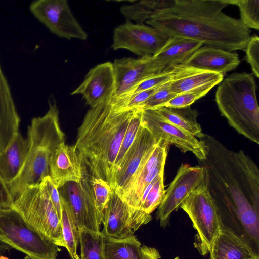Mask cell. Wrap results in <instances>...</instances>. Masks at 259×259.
Wrapping results in <instances>:
<instances>
[{"label":"cell","instance_id":"8d00e7d4","mask_svg":"<svg viewBox=\"0 0 259 259\" xmlns=\"http://www.w3.org/2000/svg\"><path fill=\"white\" fill-rule=\"evenodd\" d=\"M174 80L162 85L139 108L142 110L152 109L164 106L177 95L170 90V84Z\"/></svg>","mask_w":259,"mask_h":259},{"label":"cell","instance_id":"e0dca14e","mask_svg":"<svg viewBox=\"0 0 259 259\" xmlns=\"http://www.w3.org/2000/svg\"><path fill=\"white\" fill-rule=\"evenodd\" d=\"M115 86L113 63L106 62L91 69L82 82L71 95H82L91 108L110 101Z\"/></svg>","mask_w":259,"mask_h":259},{"label":"cell","instance_id":"3957f363","mask_svg":"<svg viewBox=\"0 0 259 259\" xmlns=\"http://www.w3.org/2000/svg\"><path fill=\"white\" fill-rule=\"evenodd\" d=\"M135 109L114 112L109 101L91 109L78 130L75 147L91 176L112 187V171Z\"/></svg>","mask_w":259,"mask_h":259},{"label":"cell","instance_id":"d4e9b609","mask_svg":"<svg viewBox=\"0 0 259 259\" xmlns=\"http://www.w3.org/2000/svg\"><path fill=\"white\" fill-rule=\"evenodd\" d=\"M141 248L135 235L116 238L104 235V259H142Z\"/></svg>","mask_w":259,"mask_h":259},{"label":"cell","instance_id":"7a4b0ae2","mask_svg":"<svg viewBox=\"0 0 259 259\" xmlns=\"http://www.w3.org/2000/svg\"><path fill=\"white\" fill-rule=\"evenodd\" d=\"M228 5L225 0H173L146 23L170 37L229 51L244 50L250 30L240 19L223 12Z\"/></svg>","mask_w":259,"mask_h":259},{"label":"cell","instance_id":"d6a6232c","mask_svg":"<svg viewBox=\"0 0 259 259\" xmlns=\"http://www.w3.org/2000/svg\"><path fill=\"white\" fill-rule=\"evenodd\" d=\"M228 4L237 6L240 21L249 29H259V0H225Z\"/></svg>","mask_w":259,"mask_h":259},{"label":"cell","instance_id":"ac0fdd59","mask_svg":"<svg viewBox=\"0 0 259 259\" xmlns=\"http://www.w3.org/2000/svg\"><path fill=\"white\" fill-rule=\"evenodd\" d=\"M86 167L74 145L60 144L51 157L49 176L58 189L69 182H79Z\"/></svg>","mask_w":259,"mask_h":259},{"label":"cell","instance_id":"ba28073f","mask_svg":"<svg viewBox=\"0 0 259 259\" xmlns=\"http://www.w3.org/2000/svg\"><path fill=\"white\" fill-rule=\"evenodd\" d=\"M180 207L188 214L197 231L196 247L202 255L208 253L222 222L205 183L192 192Z\"/></svg>","mask_w":259,"mask_h":259},{"label":"cell","instance_id":"ab89813d","mask_svg":"<svg viewBox=\"0 0 259 259\" xmlns=\"http://www.w3.org/2000/svg\"><path fill=\"white\" fill-rule=\"evenodd\" d=\"M13 202L6 183L0 178V208H11Z\"/></svg>","mask_w":259,"mask_h":259},{"label":"cell","instance_id":"f35d334b","mask_svg":"<svg viewBox=\"0 0 259 259\" xmlns=\"http://www.w3.org/2000/svg\"><path fill=\"white\" fill-rule=\"evenodd\" d=\"M50 199L57 211L60 220L61 217L62 207L60 196L58 188L54 184L50 177L47 176L44 178Z\"/></svg>","mask_w":259,"mask_h":259},{"label":"cell","instance_id":"4fadbf2b","mask_svg":"<svg viewBox=\"0 0 259 259\" xmlns=\"http://www.w3.org/2000/svg\"><path fill=\"white\" fill-rule=\"evenodd\" d=\"M205 183L204 168L182 164L166 190L164 197L156 213L160 225H167L171 214L176 211L189 195Z\"/></svg>","mask_w":259,"mask_h":259},{"label":"cell","instance_id":"44dd1931","mask_svg":"<svg viewBox=\"0 0 259 259\" xmlns=\"http://www.w3.org/2000/svg\"><path fill=\"white\" fill-rule=\"evenodd\" d=\"M202 44L177 36L170 37L156 53L150 57V65L154 72L159 74L182 64Z\"/></svg>","mask_w":259,"mask_h":259},{"label":"cell","instance_id":"277c9868","mask_svg":"<svg viewBox=\"0 0 259 259\" xmlns=\"http://www.w3.org/2000/svg\"><path fill=\"white\" fill-rule=\"evenodd\" d=\"M49 106L44 116L31 119L28 127L26 160L18 176L6 184L14 201L28 187L40 183L49 176L51 157L65 142V135L59 122V110L53 96L49 97Z\"/></svg>","mask_w":259,"mask_h":259},{"label":"cell","instance_id":"d590c367","mask_svg":"<svg viewBox=\"0 0 259 259\" xmlns=\"http://www.w3.org/2000/svg\"><path fill=\"white\" fill-rule=\"evenodd\" d=\"M207 85L178 94L164 106L175 108L191 106L195 101L204 96L213 88Z\"/></svg>","mask_w":259,"mask_h":259},{"label":"cell","instance_id":"7bdbcfd3","mask_svg":"<svg viewBox=\"0 0 259 259\" xmlns=\"http://www.w3.org/2000/svg\"><path fill=\"white\" fill-rule=\"evenodd\" d=\"M174 259H179V257H176V258H175Z\"/></svg>","mask_w":259,"mask_h":259},{"label":"cell","instance_id":"cb8c5ba5","mask_svg":"<svg viewBox=\"0 0 259 259\" xmlns=\"http://www.w3.org/2000/svg\"><path fill=\"white\" fill-rule=\"evenodd\" d=\"M28 142L19 132L8 148L0 153V178L8 184L19 174L26 160Z\"/></svg>","mask_w":259,"mask_h":259},{"label":"cell","instance_id":"7c38bea8","mask_svg":"<svg viewBox=\"0 0 259 259\" xmlns=\"http://www.w3.org/2000/svg\"><path fill=\"white\" fill-rule=\"evenodd\" d=\"M170 38L157 29L127 21L114 30V50L124 49L141 57L152 56L159 51Z\"/></svg>","mask_w":259,"mask_h":259},{"label":"cell","instance_id":"1f68e13d","mask_svg":"<svg viewBox=\"0 0 259 259\" xmlns=\"http://www.w3.org/2000/svg\"><path fill=\"white\" fill-rule=\"evenodd\" d=\"M142 114V110L136 108L130 121L114 163L111 189L113 188L115 177L120 168L124 157L133 143L141 126Z\"/></svg>","mask_w":259,"mask_h":259},{"label":"cell","instance_id":"f546056e","mask_svg":"<svg viewBox=\"0 0 259 259\" xmlns=\"http://www.w3.org/2000/svg\"><path fill=\"white\" fill-rule=\"evenodd\" d=\"M62 211L60 219L64 247L71 259H80L77 254L79 231L72 215L64 201L60 198Z\"/></svg>","mask_w":259,"mask_h":259},{"label":"cell","instance_id":"d6986e66","mask_svg":"<svg viewBox=\"0 0 259 259\" xmlns=\"http://www.w3.org/2000/svg\"><path fill=\"white\" fill-rule=\"evenodd\" d=\"M240 63L235 52L204 46L196 50L182 64L198 70L224 74L235 69Z\"/></svg>","mask_w":259,"mask_h":259},{"label":"cell","instance_id":"8992f818","mask_svg":"<svg viewBox=\"0 0 259 259\" xmlns=\"http://www.w3.org/2000/svg\"><path fill=\"white\" fill-rule=\"evenodd\" d=\"M36 231L64 247L60 220L50 199L45 179L28 187L11 206Z\"/></svg>","mask_w":259,"mask_h":259},{"label":"cell","instance_id":"74e56055","mask_svg":"<svg viewBox=\"0 0 259 259\" xmlns=\"http://www.w3.org/2000/svg\"><path fill=\"white\" fill-rule=\"evenodd\" d=\"M245 59L250 65L252 72L257 78L259 77V37L257 35L250 36L244 49Z\"/></svg>","mask_w":259,"mask_h":259},{"label":"cell","instance_id":"4316f807","mask_svg":"<svg viewBox=\"0 0 259 259\" xmlns=\"http://www.w3.org/2000/svg\"><path fill=\"white\" fill-rule=\"evenodd\" d=\"M223 79L224 74L207 71H199L174 80L169 87L171 92L178 95L205 86L214 87Z\"/></svg>","mask_w":259,"mask_h":259},{"label":"cell","instance_id":"6da1fadb","mask_svg":"<svg viewBox=\"0 0 259 259\" xmlns=\"http://www.w3.org/2000/svg\"><path fill=\"white\" fill-rule=\"evenodd\" d=\"M206 157L199 161L204 170L205 184L222 225L259 248V169L243 150L228 149L214 137L203 133L199 138Z\"/></svg>","mask_w":259,"mask_h":259},{"label":"cell","instance_id":"4dcf8cb0","mask_svg":"<svg viewBox=\"0 0 259 259\" xmlns=\"http://www.w3.org/2000/svg\"><path fill=\"white\" fill-rule=\"evenodd\" d=\"M80 259H104L103 238L101 231L78 229Z\"/></svg>","mask_w":259,"mask_h":259},{"label":"cell","instance_id":"2e32d148","mask_svg":"<svg viewBox=\"0 0 259 259\" xmlns=\"http://www.w3.org/2000/svg\"><path fill=\"white\" fill-rule=\"evenodd\" d=\"M168 145L159 141L138 169L125 195L121 198L130 206L133 214L138 211L145 188L161 172L164 171Z\"/></svg>","mask_w":259,"mask_h":259},{"label":"cell","instance_id":"9a60e30c","mask_svg":"<svg viewBox=\"0 0 259 259\" xmlns=\"http://www.w3.org/2000/svg\"><path fill=\"white\" fill-rule=\"evenodd\" d=\"M151 56L125 57L114 60L113 65L115 86L110 100H120L128 96L139 83L156 75L150 65Z\"/></svg>","mask_w":259,"mask_h":259},{"label":"cell","instance_id":"484cf974","mask_svg":"<svg viewBox=\"0 0 259 259\" xmlns=\"http://www.w3.org/2000/svg\"><path fill=\"white\" fill-rule=\"evenodd\" d=\"M152 109L170 122L196 137L199 138L203 133L197 121L198 112L191 106L175 108L163 106Z\"/></svg>","mask_w":259,"mask_h":259},{"label":"cell","instance_id":"603a6c76","mask_svg":"<svg viewBox=\"0 0 259 259\" xmlns=\"http://www.w3.org/2000/svg\"><path fill=\"white\" fill-rule=\"evenodd\" d=\"M209 253L210 259H259L246 241L222 225Z\"/></svg>","mask_w":259,"mask_h":259},{"label":"cell","instance_id":"f1b7e54d","mask_svg":"<svg viewBox=\"0 0 259 259\" xmlns=\"http://www.w3.org/2000/svg\"><path fill=\"white\" fill-rule=\"evenodd\" d=\"M164 171L157 175L144 190L138 210L151 220V213L158 207L165 196Z\"/></svg>","mask_w":259,"mask_h":259},{"label":"cell","instance_id":"9c48e42d","mask_svg":"<svg viewBox=\"0 0 259 259\" xmlns=\"http://www.w3.org/2000/svg\"><path fill=\"white\" fill-rule=\"evenodd\" d=\"M87 168L78 182H69L58 189L60 198L68 207L78 229L100 231L102 217L95 202Z\"/></svg>","mask_w":259,"mask_h":259},{"label":"cell","instance_id":"60d3db41","mask_svg":"<svg viewBox=\"0 0 259 259\" xmlns=\"http://www.w3.org/2000/svg\"><path fill=\"white\" fill-rule=\"evenodd\" d=\"M142 259H160V256L158 251L153 247L142 246Z\"/></svg>","mask_w":259,"mask_h":259},{"label":"cell","instance_id":"52a82bcc","mask_svg":"<svg viewBox=\"0 0 259 259\" xmlns=\"http://www.w3.org/2000/svg\"><path fill=\"white\" fill-rule=\"evenodd\" d=\"M0 241L25 253L28 259H57L60 251L11 208H0Z\"/></svg>","mask_w":259,"mask_h":259},{"label":"cell","instance_id":"8fae6325","mask_svg":"<svg viewBox=\"0 0 259 259\" xmlns=\"http://www.w3.org/2000/svg\"><path fill=\"white\" fill-rule=\"evenodd\" d=\"M141 124L147 128L158 142L173 145L185 153L192 152L198 160L206 159L204 142L197 137L170 122L155 109L142 110Z\"/></svg>","mask_w":259,"mask_h":259},{"label":"cell","instance_id":"5b68a950","mask_svg":"<svg viewBox=\"0 0 259 259\" xmlns=\"http://www.w3.org/2000/svg\"><path fill=\"white\" fill-rule=\"evenodd\" d=\"M220 83L215 99L221 115L237 133L259 144V107L254 76L233 73Z\"/></svg>","mask_w":259,"mask_h":259},{"label":"cell","instance_id":"83f0119b","mask_svg":"<svg viewBox=\"0 0 259 259\" xmlns=\"http://www.w3.org/2000/svg\"><path fill=\"white\" fill-rule=\"evenodd\" d=\"M173 0L140 1L120 7L121 14L128 21L133 20L136 23L144 24L156 11L170 6Z\"/></svg>","mask_w":259,"mask_h":259},{"label":"cell","instance_id":"5bb4252c","mask_svg":"<svg viewBox=\"0 0 259 259\" xmlns=\"http://www.w3.org/2000/svg\"><path fill=\"white\" fill-rule=\"evenodd\" d=\"M158 142L150 131L141 124L114 180L112 189L121 198L128 191L138 169Z\"/></svg>","mask_w":259,"mask_h":259},{"label":"cell","instance_id":"ffe728a7","mask_svg":"<svg viewBox=\"0 0 259 259\" xmlns=\"http://www.w3.org/2000/svg\"><path fill=\"white\" fill-rule=\"evenodd\" d=\"M102 224L101 232L105 236L125 238L134 235L132 210L113 190L103 212Z\"/></svg>","mask_w":259,"mask_h":259},{"label":"cell","instance_id":"7402d4cb","mask_svg":"<svg viewBox=\"0 0 259 259\" xmlns=\"http://www.w3.org/2000/svg\"><path fill=\"white\" fill-rule=\"evenodd\" d=\"M20 117L8 82L0 65V153L19 132Z\"/></svg>","mask_w":259,"mask_h":259},{"label":"cell","instance_id":"30bf717a","mask_svg":"<svg viewBox=\"0 0 259 259\" xmlns=\"http://www.w3.org/2000/svg\"><path fill=\"white\" fill-rule=\"evenodd\" d=\"M32 14L49 30L66 39L85 40L87 33L72 13L65 0H37L31 3Z\"/></svg>","mask_w":259,"mask_h":259},{"label":"cell","instance_id":"836d02e7","mask_svg":"<svg viewBox=\"0 0 259 259\" xmlns=\"http://www.w3.org/2000/svg\"><path fill=\"white\" fill-rule=\"evenodd\" d=\"M161 85L136 93L122 99L110 100L109 103L114 112H123L139 108Z\"/></svg>","mask_w":259,"mask_h":259},{"label":"cell","instance_id":"e575fe53","mask_svg":"<svg viewBox=\"0 0 259 259\" xmlns=\"http://www.w3.org/2000/svg\"><path fill=\"white\" fill-rule=\"evenodd\" d=\"M92 185L96 206L103 218L105 207L109 200L112 189L106 181L91 176Z\"/></svg>","mask_w":259,"mask_h":259},{"label":"cell","instance_id":"b9f144b4","mask_svg":"<svg viewBox=\"0 0 259 259\" xmlns=\"http://www.w3.org/2000/svg\"><path fill=\"white\" fill-rule=\"evenodd\" d=\"M0 259H9L8 258L5 256H0Z\"/></svg>","mask_w":259,"mask_h":259}]
</instances>
